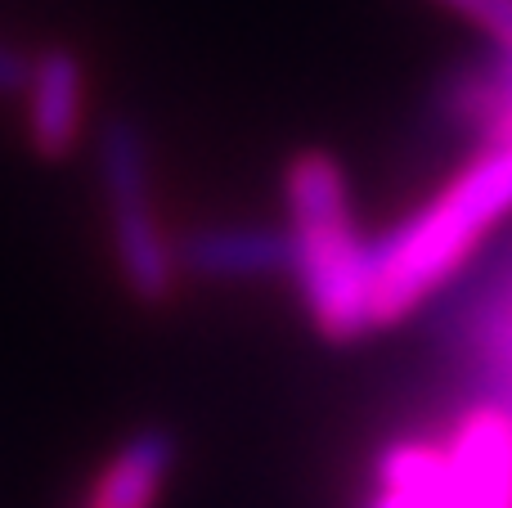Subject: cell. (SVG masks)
I'll use <instances>...</instances> for the list:
<instances>
[{
	"mask_svg": "<svg viewBox=\"0 0 512 508\" xmlns=\"http://www.w3.org/2000/svg\"><path fill=\"white\" fill-rule=\"evenodd\" d=\"M512 216V140L463 162L418 212L373 239L378 324H396L463 275L477 248Z\"/></svg>",
	"mask_w": 512,
	"mask_h": 508,
	"instance_id": "1",
	"label": "cell"
},
{
	"mask_svg": "<svg viewBox=\"0 0 512 508\" xmlns=\"http://www.w3.org/2000/svg\"><path fill=\"white\" fill-rule=\"evenodd\" d=\"M288 203V275L297 279L319 338L360 342L378 329L373 239L355 225L342 162L328 149H301L283 167Z\"/></svg>",
	"mask_w": 512,
	"mask_h": 508,
	"instance_id": "2",
	"label": "cell"
},
{
	"mask_svg": "<svg viewBox=\"0 0 512 508\" xmlns=\"http://www.w3.org/2000/svg\"><path fill=\"white\" fill-rule=\"evenodd\" d=\"M95 176H99V194H104L122 288L140 306L158 311V306H167L176 297L180 266H176V239L167 234L158 207H153L149 140H144L135 117L117 113L99 126Z\"/></svg>",
	"mask_w": 512,
	"mask_h": 508,
	"instance_id": "3",
	"label": "cell"
},
{
	"mask_svg": "<svg viewBox=\"0 0 512 508\" xmlns=\"http://www.w3.org/2000/svg\"><path fill=\"white\" fill-rule=\"evenodd\" d=\"M454 342L468 360L472 387L481 405H495L512 423V248L454 311Z\"/></svg>",
	"mask_w": 512,
	"mask_h": 508,
	"instance_id": "4",
	"label": "cell"
},
{
	"mask_svg": "<svg viewBox=\"0 0 512 508\" xmlns=\"http://www.w3.org/2000/svg\"><path fill=\"white\" fill-rule=\"evenodd\" d=\"M27 149L41 162H68L86 126V63L72 45H45L27 59L23 81Z\"/></svg>",
	"mask_w": 512,
	"mask_h": 508,
	"instance_id": "5",
	"label": "cell"
},
{
	"mask_svg": "<svg viewBox=\"0 0 512 508\" xmlns=\"http://www.w3.org/2000/svg\"><path fill=\"white\" fill-rule=\"evenodd\" d=\"M180 279L194 284H265L288 275V230L256 221L194 225L176 239Z\"/></svg>",
	"mask_w": 512,
	"mask_h": 508,
	"instance_id": "6",
	"label": "cell"
},
{
	"mask_svg": "<svg viewBox=\"0 0 512 508\" xmlns=\"http://www.w3.org/2000/svg\"><path fill=\"white\" fill-rule=\"evenodd\" d=\"M445 455L450 508H512V423L495 405H472Z\"/></svg>",
	"mask_w": 512,
	"mask_h": 508,
	"instance_id": "7",
	"label": "cell"
},
{
	"mask_svg": "<svg viewBox=\"0 0 512 508\" xmlns=\"http://www.w3.org/2000/svg\"><path fill=\"white\" fill-rule=\"evenodd\" d=\"M176 455V432L158 428V423L131 432L95 473L86 508H158L171 482V468H176Z\"/></svg>",
	"mask_w": 512,
	"mask_h": 508,
	"instance_id": "8",
	"label": "cell"
},
{
	"mask_svg": "<svg viewBox=\"0 0 512 508\" xmlns=\"http://www.w3.org/2000/svg\"><path fill=\"white\" fill-rule=\"evenodd\" d=\"M369 508H450V477H445L441 446L396 441L378 459V491Z\"/></svg>",
	"mask_w": 512,
	"mask_h": 508,
	"instance_id": "9",
	"label": "cell"
},
{
	"mask_svg": "<svg viewBox=\"0 0 512 508\" xmlns=\"http://www.w3.org/2000/svg\"><path fill=\"white\" fill-rule=\"evenodd\" d=\"M436 5L468 18L477 32L490 36L495 50H512V0H436Z\"/></svg>",
	"mask_w": 512,
	"mask_h": 508,
	"instance_id": "10",
	"label": "cell"
},
{
	"mask_svg": "<svg viewBox=\"0 0 512 508\" xmlns=\"http://www.w3.org/2000/svg\"><path fill=\"white\" fill-rule=\"evenodd\" d=\"M27 59L32 54L14 41H0V99L9 95H23V81H27Z\"/></svg>",
	"mask_w": 512,
	"mask_h": 508,
	"instance_id": "11",
	"label": "cell"
}]
</instances>
